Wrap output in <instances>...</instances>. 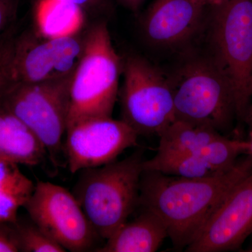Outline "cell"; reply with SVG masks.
I'll return each mask as SVG.
<instances>
[{"mask_svg":"<svg viewBox=\"0 0 252 252\" xmlns=\"http://www.w3.org/2000/svg\"><path fill=\"white\" fill-rule=\"evenodd\" d=\"M252 172V156L244 155L223 173L187 179L144 171L139 205L157 214L177 249H186L235 186Z\"/></svg>","mask_w":252,"mask_h":252,"instance_id":"1","label":"cell"},{"mask_svg":"<svg viewBox=\"0 0 252 252\" xmlns=\"http://www.w3.org/2000/svg\"><path fill=\"white\" fill-rule=\"evenodd\" d=\"M143 161L137 151L124 160L78 172L72 193L102 240L110 238L139 205Z\"/></svg>","mask_w":252,"mask_h":252,"instance_id":"2","label":"cell"},{"mask_svg":"<svg viewBox=\"0 0 252 252\" xmlns=\"http://www.w3.org/2000/svg\"><path fill=\"white\" fill-rule=\"evenodd\" d=\"M122 72L123 59L107 23H94L86 29L84 53L72 75L67 129L83 121L112 117Z\"/></svg>","mask_w":252,"mask_h":252,"instance_id":"3","label":"cell"},{"mask_svg":"<svg viewBox=\"0 0 252 252\" xmlns=\"http://www.w3.org/2000/svg\"><path fill=\"white\" fill-rule=\"evenodd\" d=\"M167 78L175 120L207 126L221 133L237 119L233 86L211 55L188 60Z\"/></svg>","mask_w":252,"mask_h":252,"instance_id":"4","label":"cell"},{"mask_svg":"<svg viewBox=\"0 0 252 252\" xmlns=\"http://www.w3.org/2000/svg\"><path fill=\"white\" fill-rule=\"evenodd\" d=\"M211 56L234 91L237 119L244 120L252 94V0L208 6Z\"/></svg>","mask_w":252,"mask_h":252,"instance_id":"5","label":"cell"},{"mask_svg":"<svg viewBox=\"0 0 252 252\" xmlns=\"http://www.w3.org/2000/svg\"><path fill=\"white\" fill-rule=\"evenodd\" d=\"M72 75L39 83L10 81L0 92V104L34 132L56 167L67 130Z\"/></svg>","mask_w":252,"mask_h":252,"instance_id":"6","label":"cell"},{"mask_svg":"<svg viewBox=\"0 0 252 252\" xmlns=\"http://www.w3.org/2000/svg\"><path fill=\"white\" fill-rule=\"evenodd\" d=\"M122 120L138 135H158L175 120L168 78L147 60L131 55L123 60Z\"/></svg>","mask_w":252,"mask_h":252,"instance_id":"7","label":"cell"},{"mask_svg":"<svg viewBox=\"0 0 252 252\" xmlns=\"http://www.w3.org/2000/svg\"><path fill=\"white\" fill-rule=\"evenodd\" d=\"M23 207L28 217L66 251L95 250L100 238L74 194L64 187L38 181Z\"/></svg>","mask_w":252,"mask_h":252,"instance_id":"8","label":"cell"},{"mask_svg":"<svg viewBox=\"0 0 252 252\" xmlns=\"http://www.w3.org/2000/svg\"><path fill=\"white\" fill-rule=\"evenodd\" d=\"M84 30L64 37H46L34 31L14 38L11 81L39 83L72 75L85 47Z\"/></svg>","mask_w":252,"mask_h":252,"instance_id":"9","label":"cell"},{"mask_svg":"<svg viewBox=\"0 0 252 252\" xmlns=\"http://www.w3.org/2000/svg\"><path fill=\"white\" fill-rule=\"evenodd\" d=\"M138 135L123 120L97 118L77 123L66 130L63 151L69 171L102 166L137 145Z\"/></svg>","mask_w":252,"mask_h":252,"instance_id":"10","label":"cell"},{"mask_svg":"<svg viewBox=\"0 0 252 252\" xmlns=\"http://www.w3.org/2000/svg\"><path fill=\"white\" fill-rule=\"evenodd\" d=\"M252 233V172L227 195L187 252L238 250Z\"/></svg>","mask_w":252,"mask_h":252,"instance_id":"11","label":"cell"},{"mask_svg":"<svg viewBox=\"0 0 252 252\" xmlns=\"http://www.w3.org/2000/svg\"><path fill=\"white\" fill-rule=\"evenodd\" d=\"M207 8L205 0H155L142 18V33L152 45L177 47L196 34Z\"/></svg>","mask_w":252,"mask_h":252,"instance_id":"12","label":"cell"},{"mask_svg":"<svg viewBox=\"0 0 252 252\" xmlns=\"http://www.w3.org/2000/svg\"><path fill=\"white\" fill-rule=\"evenodd\" d=\"M168 237L166 225L157 214L144 210L126 221L94 252H157Z\"/></svg>","mask_w":252,"mask_h":252,"instance_id":"13","label":"cell"},{"mask_svg":"<svg viewBox=\"0 0 252 252\" xmlns=\"http://www.w3.org/2000/svg\"><path fill=\"white\" fill-rule=\"evenodd\" d=\"M46 154L44 144L34 132L0 104V160L37 166Z\"/></svg>","mask_w":252,"mask_h":252,"instance_id":"14","label":"cell"},{"mask_svg":"<svg viewBox=\"0 0 252 252\" xmlns=\"http://www.w3.org/2000/svg\"><path fill=\"white\" fill-rule=\"evenodd\" d=\"M36 32L49 38L64 37L84 29L85 12L61 0H38L34 11Z\"/></svg>","mask_w":252,"mask_h":252,"instance_id":"15","label":"cell"},{"mask_svg":"<svg viewBox=\"0 0 252 252\" xmlns=\"http://www.w3.org/2000/svg\"><path fill=\"white\" fill-rule=\"evenodd\" d=\"M221 135L207 126L175 120L158 135L157 154L177 155L192 153Z\"/></svg>","mask_w":252,"mask_h":252,"instance_id":"16","label":"cell"},{"mask_svg":"<svg viewBox=\"0 0 252 252\" xmlns=\"http://www.w3.org/2000/svg\"><path fill=\"white\" fill-rule=\"evenodd\" d=\"M34 185L17 164L0 160V223L16 222Z\"/></svg>","mask_w":252,"mask_h":252,"instance_id":"17","label":"cell"},{"mask_svg":"<svg viewBox=\"0 0 252 252\" xmlns=\"http://www.w3.org/2000/svg\"><path fill=\"white\" fill-rule=\"evenodd\" d=\"M143 170L187 179L209 178L225 172L217 171L195 152L177 155L157 154L152 158L144 160Z\"/></svg>","mask_w":252,"mask_h":252,"instance_id":"18","label":"cell"},{"mask_svg":"<svg viewBox=\"0 0 252 252\" xmlns=\"http://www.w3.org/2000/svg\"><path fill=\"white\" fill-rule=\"evenodd\" d=\"M21 252H65L66 250L46 234L28 217L14 223Z\"/></svg>","mask_w":252,"mask_h":252,"instance_id":"19","label":"cell"},{"mask_svg":"<svg viewBox=\"0 0 252 252\" xmlns=\"http://www.w3.org/2000/svg\"><path fill=\"white\" fill-rule=\"evenodd\" d=\"M14 37L8 34L0 41V92L11 81V65Z\"/></svg>","mask_w":252,"mask_h":252,"instance_id":"20","label":"cell"},{"mask_svg":"<svg viewBox=\"0 0 252 252\" xmlns=\"http://www.w3.org/2000/svg\"><path fill=\"white\" fill-rule=\"evenodd\" d=\"M18 0H0V41L9 34L16 18Z\"/></svg>","mask_w":252,"mask_h":252,"instance_id":"21","label":"cell"},{"mask_svg":"<svg viewBox=\"0 0 252 252\" xmlns=\"http://www.w3.org/2000/svg\"><path fill=\"white\" fill-rule=\"evenodd\" d=\"M0 252H20L14 223H0Z\"/></svg>","mask_w":252,"mask_h":252,"instance_id":"22","label":"cell"},{"mask_svg":"<svg viewBox=\"0 0 252 252\" xmlns=\"http://www.w3.org/2000/svg\"><path fill=\"white\" fill-rule=\"evenodd\" d=\"M79 6L84 12H99L107 9L108 0H61Z\"/></svg>","mask_w":252,"mask_h":252,"instance_id":"23","label":"cell"},{"mask_svg":"<svg viewBox=\"0 0 252 252\" xmlns=\"http://www.w3.org/2000/svg\"><path fill=\"white\" fill-rule=\"evenodd\" d=\"M119 1L130 11L136 12L143 4L144 0H119Z\"/></svg>","mask_w":252,"mask_h":252,"instance_id":"24","label":"cell"},{"mask_svg":"<svg viewBox=\"0 0 252 252\" xmlns=\"http://www.w3.org/2000/svg\"><path fill=\"white\" fill-rule=\"evenodd\" d=\"M244 122L246 123L249 126V129L252 130V94L251 100H250V104H249L248 110L245 114V118H244Z\"/></svg>","mask_w":252,"mask_h":252,"instance_id":"25","label":"cell"},{"mask_svg":"<svg viewBox=\"0 0 252 252\" xmlns=\"http://www.w3.org/2000/svg\"><path fill=\"white\" fill-rule=\"evenodd\" d=\"M208 6H217L227 2L229 0H205Z\"/></svg>","mask_w":252,"mask_h":252,"instance_id":"26","label":"cell"},{"mask_svg":"<svg viewBox=\"0 0 252 252\" xmlns=\"http://www.w3.org/2000/svg\"><path fill=\"white\" fill-rule=\"evenodd\" d=\"M248 142V155L252 156V130H250L249 133Z\"/></svg>","mask_w":252,"mask_h":252,"instance_id":"27","label":"cell"},{"mask_svg":"<svg viewBox=\"0 0 252 252\" xmlns=\"http://www.w3.org/2000/svg\"><path fill=\"white\" fill-rule=\"evenodd\" d=\"M246 252H252V248H250V249H249V250H246Z\"/></svg>","mask_w":252,"mask_h":252,"instance_id":"28","label":"cell"}]
</instances>
